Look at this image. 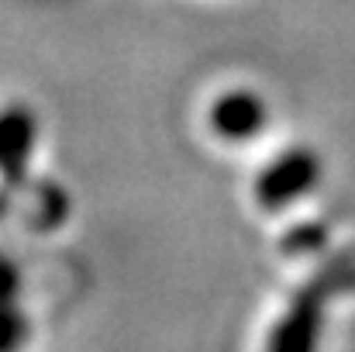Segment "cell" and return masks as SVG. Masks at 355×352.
Segmentation results:
<instances>
[{
  "mask_svg": "<svg viewBox=\"0 0 355 352\" xmlns=\"http://www.w3.org/2000/svg\"><path fill=\"white\" fill-rule=\"evenodd\" d=\"M10 187H14V183H10V176H7V173L0 169V221H3V211H7V197H10Z\"/></svg>",
  "mask_w": 355,
  "mask_h": 352,
  "instance_id": "52a82bcc",
  "label": "cell"
},
{
  "mask_svg": "<svg viewBox=\"0 0 355 352\" xmlns=\"http://www.w3.org/2000/svg\"><path fill=\"white\" fill-rule=\"evenodd\" d=\"M42 145V121L24 101L0 104V169L10 176V183L35 173Z\"/></svg>",
  "mask_w": 355,
  "mask_h": 352,
  "instance_id": "7a4b0ae2",
  "label": "cell"
},
{
  "mask_svg": "<svg viewBox=\"0 0 355 352\" xmlns=\"http://www.w3.org/2000/svg\"><path fill=\"white\" fill-rule=\"evenodd\" d=\"M321 304H324V290H321V283H311L290 304L286 318L272 328L269 352H314L318 328H321Z\"/></svg>",
  "mask_w": 355,
  "mask_h": 352,
  "instance_id": "277c9868",
  "label": "cell"
},
{
  "mask_svg": "<svg viewBox=\"0 0 355 352\" xmlns=\"http://www.w3.org/2000/svg\"><path fill=\"white\" fill-rule=\"evenodd\" d=\"M207 124L225 142H245L266 128V104L252 90H232L211 104Z\"/></svg>",
  "mask_w": 355,
  "mask_h": 352,
  "instance_id": "5b68a950",
  "label": "cell"
},
{
  "mask_svg": "<svg viewBox=\"0 0 355 352\" xmlns=\"http://www.w3.org/2000/svg\"><path fill=\"white\" fill-rule=\"evenodd\" d=\"M321 162L311 149H290L286 156H279L269 169L259 173L255 180V201L262 211H279L290 201L304 197L314 183H318Z\"/></svg>",
  "mask_w": 355,
  "mask_h": 352,
  "instance_id": "3957f363",
  "label": "cell"
},
{
  "mask_svg": "<svg viewBox=\"0 0 355 352\" xmlns=\"http://www.w3.org/2000/svg\"><path fill=\"white\" fill-rule=\"evenodd\" d=\"M69 211H73L69 194L59 183L45 180L42 173H31L10 187L3 218H10L28 235H52L69 221Z\"/></svg>",
  "mask_w": 355,
  "mask_h": 352,
  "instance_id": "6da1fadb",
  "label": "cell"
},
{
  "mask_svg": "<svg viewBox=\"0 0 355 352\" xmlns=\"http://www.w3.org/2000/svg\"><path fill=\"white\" fill-rule=\"evenodd\" d=\"M31 346V318L14 297H0V352H28Z\"/></svg>",
  "mask_w": 355,
  "mask_h": 352,
  "instance_id": "8992f818",
  "label": "cell"
}]
</instances>
